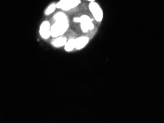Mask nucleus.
I'll return each mask as SVG.
<instances>
[{"label": "nucleus", "instance_id": "nucleus-6", "mask_svg": "<svg viewBox=\"0 0 164 123\" xmlns=\"http://www.w3.org/2000/svg\"><path fill=\"white\" fill-rule=\"evenodd\" d=\"M89 43V38L87 36H81L75 39V49H81Z\"/></svg>", "mask_w": 164, "mask_h": 123}, {"label": "nucleus", "instance_id": "nucleus-5", "mask_svg": "<svg viewBox=\"0 0 164 123\" xmlns=\"http://www.w3.org/2000/svg\"><path fill=\"white\" fill-rule=\"evenodd\" d=\"M51 26L50 25L49 21H45L41 23V26H40L39 29V33L40 35L44 39H47L51 36Z\"/></svg>", "mask_w": 164, "mask_h": 123}, {"label": "nucleus", "instance_id": "nucleus-8", "mask_svg": "<svg viewBox=\"0 0 164 123\" xmlns=\"http://www.w3.org/2000/svg\"><path fill=\"white\" fill-rule=\"evenodd\" d=\"M75 39L74 38H71L70 39L67 40V43L65 45V49L67 52H70L73 49L75 48Z\"/></svg>", "mask_w": 164, "mask_h": 123}, {"label": "nucleus", "instance_id": "nucleus-3", "mask_svg": "<svg viewBox=\"0 0 164 123\" xmlns=\"http://www.w3.org/2000/svg\"><path fill=\"white\" fill-rule=\"evenodd\" d=\"M81 3V0H60L56 3V7L63 11H69L76 7Z\"/></svg>", "mask_w": 164, "mask_h": 123}, {"label": "nucleus", "instance_id": "nucleus-2", "mask_svg": "<svg viewBox=\"0 0 164 123\" xmlns=\"http://www.w3.org/2000/svg\"><path fill=\"white\" fill-rule=\"evenodd\" d=\"M74 21L81 24V28L84 33H87V32L94 29L93 21L88 16L83 15L79 18H75Z\"/></svg>", "mask_w": 164, "mask_h": 123}, {"label": "nucleus", "instance_id": "nucleus-1", "mask_svg": "<svg viewBox=\"0 0 164 123\" xmlns=\"http://www.w3.org/2000/svg\"><path fill=\"white\" fill-rule=\"evenodd\" d=\"M69 27L68 21H55L53 26H51V34L52 37L57 38L62 35Z\"/></svg>", "mask_w": 164, "mask_h": 123}, {"label": "nucleus", "instance_id": "nucleus-4", "mask_svg": "<svg viewBox=\"0 0 164 123\" xmlns=\"http://www.w3.org/2000/svg\"><path fill=\"white\" fill-rule=\"evenodd\" d=\"M89 11L92 13V14L94 16V19L96 20L98 22H101L103 19L104 14L103 11H102L101 7L100 5L95 2H92L89 5Z\"/></svg>", "mask_w": 164, "mask_h": 123}, {"label": "nucleus", "instance_id": "nucleus-9", "mask_svg": "<svg viewBox=\"0 0 164 123\" xmlns=\"http://www.w3.org/2000/svg\"><path fill=\"white\" fill-rule=\"evenodd\" d=\"M54 20L55 21H68L67 16L63 12H59L54 16Z\"/></svg>", "mask_w": 164, "mask_h": 123}, {"label": "nucleus", "instance_id": "nucleus-10", "mask_svg": "<svg viewBox=\"0 0 164 123\" xmlns=\"http://www.w3.org/2000/svg\"><path fill=\"white\" fill-rule=\"evenodd\" d=\"M56 3H52L48 7H47V8L45 9V14L46 16H48V15H51L52 13H53L54 11H55V10L56 9Z\"/></svg>", "mask_w": 164, "mask_h": 123}, {"label": "nucleus", "instance_id": "nucleus-7", "mask_svg": "<svg viewBox=\"0 0 164 123\" xmlns=\"http://www.w3.org/2000/svg\"><path fill=\"white\" fill-rule=\"evenodd\" d=\"M67 39L65 37H57V39H55V40L53 41V45L55 47H61L65 46V43H67Z\"/></svg>", "mask_w": 164, "mask_h": 123}, {"label": "nucleus", "instance_id": "nucleus-11", "mask_svg": "<svg viewBox=\"0 0 164 123\" xmlns=\"http://www.w3.org/2000/svg\"><path fill=\"white\" fill-rule=\"evenodd\" d=\"M87 1H89V2H95V0H87Z\"/></svg>", "mask_w": 164, "mask_h": 123}]
</instances>
